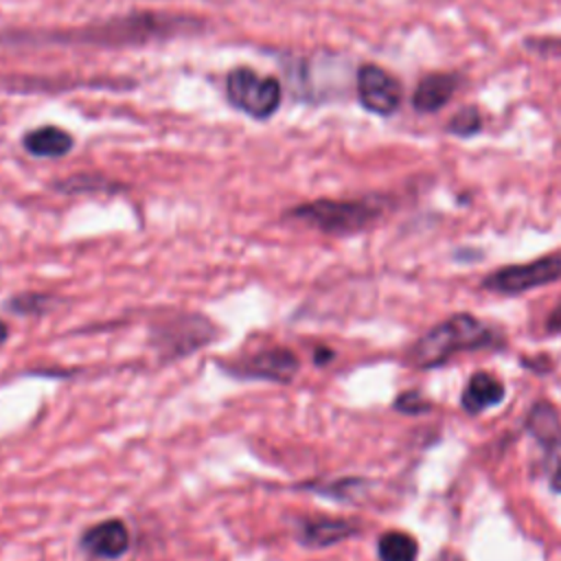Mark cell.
Here are the masks:
<instances>
[{
  "mask_svg": "<svg viewBox=\"0 0 561 561\" xmlns=\"http://www.w3.org/2000/svg\"><path fill=\"white\" fill-rule=\"evenodd\" d=\"M204 22L193 15L136 11L101 22H90L75 28H44V31H7L0 35L2 44H64V46H140L158 39H171L186 33L202 31Z\"/></svg>",
  "mask_w": 561,
  "mask_h": 561,
  "instance_id": "obj_1",
  "label": "cell"
},
{
  "mask_svg": "<svg viewBox=\"0 0 561 561\" xmlns=\"http://www.w3.org/2000/svg\"><path fill=\"white\" fill-rule=\"evenodd\" d=\"M495 342L497 335L489 324L471 313H456L414 342L410 362L419 368H434L445 364L454 353L486 348Z\"/></svg>",
  "mask_w": 561,
  "mask_h": 561,
  "instance_id": "obj_2",
  "label": "cell"
},
{
  "mask_svg": "<svg viewBox=\"0 0 561 561\" xmlns=\"http://www.w3.org/2000/svg\"><path fill=\"white\" fill-rule=\"evenodd\" d=\"M383 213V204L373 197L362 199H313L294 206L285 215L289 219L302 221L324 234H355L373 226Z\"/></svg>",
  "mask_w": 561,
  "mask_h": 561,
  "instance_id": "obj_3",
  "label": "cell"
},
{
  "mask_svg": "<svg viewBox=\"0 0 561 561\" xmlns=\"http://www.w3.org/2000/svg\"><path fill=\"white\" fill-rule=\"evenodd\" d=\"M219 335L215 322L197 311H182L167 316L151 327L149 344L160 362L182 359L202 346H208Z\"/></svg>",
  "mask_w": 561,
  "mask_h": 561,
  "instance_id": "obj_4",
  "label": "cell"
},
{
  "mask_svg": "<svg viewBox=\"0 0 561 561\" xmlns=\"http://www.w3.org/2000/svg\"><path fill=\"white\" fill-rule=\"evenodd\" d=\"M226 96L228 101L256 121H267L276 114L283 88L280 81L272 75H261L252 68H232L226 77Z\"/></svg>",
  "mask_w": 561,
  "mask_h": 561,
  "instance_id": "obj_5",
  "label": "cell"
},
{
  "mask_svg": "<svg viewBox=\"0 0 561 561\" xmlns=\"http://www.w3.org/2000/svg\"><path fill=\"white\" fill-rule=\"evenodd\" d=\"M561 278V254L539 256L528 263L504 265L482 280V287L493 294L515 296Z\"/></svg>",
  "mask_w": 561,
  "mask_h": 561,
  "instance_id": "obj_6",
  "label": "cell"
},
{
  "mask_svg": "<svg viewBox=\"0 0 561 561\" xmlns=\"http://www.w3.org/2000/svg\"><path fill=\"white\" fill-rule=\"evenodd\" d=\"M221 368L239 379H265L276 383H289L300 370V359L291 348L270 346L243 359H234L232 364H224Z\"/></svg>",
  "mask_w": 561,
  "mask_h": 561,
  "instance_id": "obj_7",
  "label": "cell"
},
{
  "mask_svg": "<svg viewBox=\"0 0 561 561\" xmlns=\"http://www.w3.org/2000/svg\"><path fill=\"white\" fill-rule=\"evenodd\" d=\"M357 96L368 112L388 116L399 110L403 90L394 75L377 64H364L357 70Z\"/></svg>",
  "mask_w": 561,
  "mask_h": 561,
  "instance_id": "obj_8",
  "label": "cell"
},
{
  "mask_svg": "<svg viewBox=\"0 0 561 561\" xmlns=\"http://www.w3.org/2000/svg\"><path fill=\"white\" fill-rule=\"evenodd\" d=\"M129 543H131V537H129V530L125 526V522L116 519V517H110V519H103L90 528L83 530L81 535V550L90 557H96V559H121L127 550H129Z\"/></svg>",
  "mask_w": 561,
  "mask_h": 561,
  "instance_id": "obj_9",
  "label": "cell"
},
{
  "mask_svg": "<svg viewBox=\"0 0 561 561\" xmlns=\"http://www.w3.org/2000/svg\"><path fill=\"white\" fill-rule=\"evenodd\" d=\"M359 533V526L346 517H305L298 524L296 537L307 548H329Z\"/></svg>",
  "mask_w": 561,
  "mask_h": 561,
  "instance_id": "obj_10",
  "label": "cell"
},
{
  "mask_svg": "<svg viewBox=\"0 0 561 561\" xmlns=\"http://www.w3.org/2000/svg\"><path fill=\"white\" fill-rule=\"evenodd\" d=\"M24 149L35 158H61L72 151L75 138L57 125H42L22 136Z\"/></svg>",
  "mask_w": 561,
  "mask_h": 561,
  "instance_id": "obj_11",
  "label": "cell"
},
{
  "mask_svg": "<svg viewBox=\"0 0 561 561\" xmlns=\"http://www.w3.org/2000/svg\"><path fill=\"white\" fill-rule=\"evenodd\" d=\"M456 85H458V77L454 72L425 75L414 90L412 103L419 112H436L454 96Z\"/></svg>",
  "mask_w": 561,
  "mask_h": 561,
  "instance_id": "obj_12",
  "label": "cell"
},
{
  "mask_svg": "<svg viewBox=\"0 0 561 561\" xmlns=\"http://www.w3.org/2000/svg\"><path fill=\"white\" fill-rule=\"evenodd\" d=\"M504 394L506 390L500 379H495L489 373H476L471 375V379L462 390V408L469 414H480L482 410L502 403Z\"/></svg>",
  "mask_w": 561,
  "mask_h": 561,
  "instance_id": "obj_13",
  "label": "cell"
},
{
  "mask_svg": "<svg viewBox=\"0 0 561 561\" xmlns=\"http://www.w3.org/2000/svg\"><path fill=\"white\" fill-rule=\"evenodd\" d=\"M526 427L543 447L561 445V421L557 410L548 401H537L530 408L526 416Z\"/></svg>",
  "mask_w": 561,
  "mask_h": 561,
  "instance_id": "obj_14",
  "label": "cell"
},
{
  "mask_svg": "<svg viewBox=\"0 0 561 561\" xmlns=\"http://www.w3.org/2000/svg\"><path fill=\"white\" fill-rule=\"evenodd\" d=\"M53 188L64 193V195H83V193H118L125 191V186L116 180H110L105 175H94V173H75L70 178L53 182Z\"/></svg>",
  "mask_w": 561,
  "mask_h": 561,
  "instance_id": "obj_15",
  "label": "cell"
},
{
  "mask_svg": "<svg viewBox=\"0 0 561 561\" xmlns=\"http://www.w3.org/2000/svg\"><path fill=\"white\" fill-rule=\"evenodd\" d=\"M377 554H379V561H416L419 543L408 533L390 530L379 537Z\"/></svg>",
  "mask_w": 561,
  "mask_h": 561,
  "instance_id": "obj_16",
  "label": "cell"
},
{
  "mask_svg": "<svg viewBox=\"0 0 561 561\" xmlns=\"http://www.w3.org/2000/svg\"><path fill=\"white\" fill-rule=\"evenodd\" d=\"M55 305V298L48 294H37V291H24L13 296L11 300H7V307L11 313L18 316H39L44 311H48Z\"/></svg>",
  "mask_w": 561,
  "mask_h": 561,
  "instance_id": "obj_17",
  "label": "cell"
},
{
  "mask_svg": "<svg viewBox=\"0 0 561 561\" xmlns=\"http://www.w3.org/2000/svg\"><path fill=\"white\" fill-rule=\"evenodd\" d=\"M482 127V116L478 112V107L469 105V107H462L449 123H447V131L449 134H456L460 138H467V136H473L478 134Z\"/></svg>",
  "mask_w": 561,
  "mask_h": 561,
  "instance_id": "obj_18",
  "label": "cell"
},
{
  "mask_svg": "<svg viewBox=\"0 0 561 561\" xmlns=\"http://www.w3.org/2000/svg\"><path fill=\"white\" fill-rule=\"evenodd\" d=\"M364 486V480H357V478H351V480H335L327 486H313L318 493L322 495H331L335 500H353L355 497V491Z\"/></svg>",
  "mask_w": 561,
  "mask_h": 561,
  "instance_id": "obj_19",
  "label": "cell"
},
{
  "mask_svg": "<svg viewBox=\"0 0 561 561\" xmlns=\"http://www.w3.org/2000/svg\"><path fill=\"white\" fill-rule=\"evenodd\" d=\"M394 408L403 414H423V412L430 410V401H425L423 394H419L414 390H408V392H401L394 399Z\"/></svg>",
  "mask_w": 561,
  "mask_h": 561,
  "instance_id": "obj_20",
  "label": "cell"
},
{
  "mask_svg": "<svg viewBox=\"0 0 561 561\" xmlns=\"http://www.w3.org/2000/svg\"><path fill=\"white\" fill-rule=\"evenodd\" d=\"M546 329H548L550 333L561 331V300H559L557 307L550 311V316H548V320H546Z\"/></svg>",
  "mask_w": 561,
  "mask_h": 561,
  "instance_id": "obj_21",
  "label": "cell"
},
{
  "mask_svg": "<svg viewBox=\"0 0 561 561\" xmlns=\"http://www.w3.org/2000/svg\"><path fill=\"white\" fill-rule=\"evenodd\" d=\"M331 359H333V351H331V348H327V346H318V348H316L313 362H316L318 366H322V364H327V362H331Z\"/></svg>",
  "mask_w": 561,
  "mask_h": 561,
  "instance_id": "obj_22",
  "label": "cell"
},
{
  "mask_svg": "<svg viewBox=\"0 0 561 561\" xmlns=\"http://www.w3.org/2000/svg\"><path fill=\"white\" fill-rule=\"evenodd\" d=\"M550 486H552V491L561 493V462H559V465H557V469L552 471V478H550Z\"/></svg>",
  "mask_w": 561,
  "mask_h": 561,
  "instance_id": "obj_23",
  "label": "cell"
},
{
  "mask_svg": "<svg viewBox=\"0 0 561 561\" xmlns=\"http://www.w3.org/2000/svg\"><path fill=\"white\" fill-rule=\"evenodd\" d=\"M434 561H462L458 554H454V552H443V554H438Z\"/></svg>",
  "mask_w": 561,
  "mask_h": 561,
  "instance_id": "obj_24",
  "label": "cell"
},
{
  "mask_svg": "<svg viewBox=\"0 0 561 561\" xmlns=\"http://www.w3.org/2000/svg\"><path fill=\"white\" fill-rule=\"evenodd\" d=\"M7 337H9V327H7V322L0 320V344H2Z\"/></svg>",
  "mask_w": 561,
  "mask_h": 561,
  "instance_id": "obj_25",
  "label": "cell"
}]
</instances>
